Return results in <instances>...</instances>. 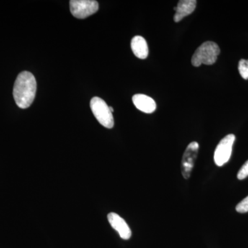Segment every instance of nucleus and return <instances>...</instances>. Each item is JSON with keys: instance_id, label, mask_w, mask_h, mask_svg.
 Returning a JSON list of instances; mask_svg holds the SVG:
<instances>
[{"instance_id": "f257e3e1", "label": "nucleus", "mask_w": 248, "mask_h": 248, "mask_svg": "<svg viewBox=\"0 0 248 248\" xmlns=\"http://www.w3.org/2000/svg\"><path fill=\"white\" fill-rule=\"evenodd\" d=\"M37 82L35 77L30 72L19 73L15 82L14 97L16 104L20 108L31 107L35 99Z\"/></svg>"}, {"instance_id": "f03ea898", "label": "nucleus", "mask_w": 248, "mask_h": 248, "mask_svg": "<svg viewBox=\"0 0 248 248\" xmlns=\"http://www.w3.org/2000/svg\"><path fill=\"white\" fill-rule=\"evenodd\" d=\"M220 48L215 42H205L196 50L192 58V64L199 67L202 64L213 65L217 62Z\"/></svg>"}, {"instance_id": "7ed1b4c3", "label": "nucleus", "mask_w": 248, "mask_h": 248, "mask_svg": "<svg viewBox=\"0 0 248 248\" xmlns=\"http://www.w3.org/2000/svg\"><path fill=\"white\" fill-rule=\"evenodd\" d=\"M90 106L93 115L101 125L110 129L114 126L112 112L110 110V107L102 99L98 97H93Z\"/></svg>"}, {"instance_id": "20e7f679", "label": "nucleus", "mask_w": 248, "mask_h": 248, "mask_svg": "<svg viewBox=\"0 0 248 248\" xmlns=\"http://www.w3.org/2000/svg\"><path fill=\"white\" fill-rule=\"evenodd\" d=\"M234 141V135L233 134H230L222 139L217 145L214 155V160L217 166H223L228 162L231 159Z\"/></svg>"}, {"instance_id": "39448f33", "label": "nucleus", "mask_w": 248, "mask_h": 248, "mask_svg": "<svg viewBox=\"0 0 248 248\" xmlns=\"http://www.w3.org/2000/svg\"><path fill=\"white\" fill-rule=\"evenodd\" d=\"M70 10L74 17L84 19L97 12L99 4L94 0H72L70 1Z\"/></svg>"}, {"instance_id": "423d86ee", "label": "nucleus", "mask_w": 248, "mask_h": 248, "mask_svg": "<svg viewBox=\"0 0 248 248\" xmlns=\"http://www.w3.org/2000/svg\"><path fill=\"white\" fill-rule=\"evenodd\" d=\"M199 149V143L197 141H192L184 152L182 160V174L184 179H188L190 177L198 155Z\"/></svg>"}, {"instance_id": "0eeeda50", "label": "nucleus", "mask_w": 248, "mask_h": 248, "mask_svg": "<svg viewBox=\"0 0 248 248\" xmlns=\"http://www.w3.org/2000/svg\"><path fill=\"white\" fill-rule=\"evenodd\" d=\"M108 221L112 228L119 233L122 239L128 240L131 237L132 232L130 227L120 215L115 213H109L108 215Z\"/></svg>"}, {"instance_id": "6e6552de", "label": "nucleus", "mask_w": 248, "mask_h": 248, "mask_svg": "<svg viewBox=\"0 0 248 248\" xmlns=\"http://www.w3.org/2000/svg\"><path fill=\"white\" fill-rule=\"evenodd\" d=\"M133 102L135 107L145 113H153L156 110V102L151 97L143 94H137L133 97Z\"/></svg>"}, {"instance_id": "1a4fd4ad", "label": "nucleus", "mask_w": 248, "mask_h": 248, "mask_svg": "<svg viewBox=\"0 0 248 248\" xmlns=\"http://www.w3.org/2000/svg\"><path fill=\"white\" fill-rule=\"evenodd\" d=\"M197 1L196 0H181L178 3L177 7L174 8L176 11L174 16V21L179 22L184 17L190 16L195 11Z\"/></svg>"}, {"instance_id": "9d476101", "label": "nucleus", "mask_w": 248, "mask_h": 248, "mask_svg": "<svg viewBox=\"0 0 248 248\" xmlns=\"http://www.w3.org/2000/svg\"><path fill=\"white\" fill-rule=\"evenodd\" d=\"M131 49L137 58L144 60L148 57V44L143 37L140 35L135 36L131 40Z\"/></svg>"}, {"instance_id": "9b49d317", "label": "nucleus", "mask_w": 248, "mask_h": 248, "mask_svg": "<svg viewBox=\"0 0 248 248\" xmlns=\"http://www.w3.org/2000/svg\"><path fill=\"white\" fill-rule=\"evenodd\" d=\"M239 71L240 75L244 79H248V60H240L239 63Z\"/></svg>"}, {"instance_id": "f8f14e48", "label": "nucleus", "mask_w": 248, "mask_h": 248, "mask_svg": "<svg viewBox=\"0 0 248 248\" xmlns=\"http://www.w3.org/2000/svg\"><path fill=\"white\" fill-rule=\"evenodd\" d=\"M236 210L239 213H246L248 212V196L241 201L236 206Z\"/></svg>"}, {"instance_id": "ddd939ff", "label": "nucleus", "mask_w": 248, "mask_h": 248, "mask_svg": "<svg viewBox=\"0 0 248 248\" xmlns=\"http://www.w3.org/2000/svg\"><path fill=\"white\" fill-rule=\"evenodd\" d=\"M248 177V160L246 161L242 167L241 168L237 174V178L239 180H243Z\"/></svg>"}, {"instance_id": "4468645a", "label": "nucleus", "mask_w": 248, "mask_h": 248, "mask_svg": "<svg viewBox=\"0 0 248 248\" xmlns=\"http://www.w3.org/2000/svg\"><path fill=\"white\" fill-rule=\"evenodd\" d=\"M110 110L111 112H113L114 110L113 108H112V107H110Z\"/></svg>"}]
</instances>
